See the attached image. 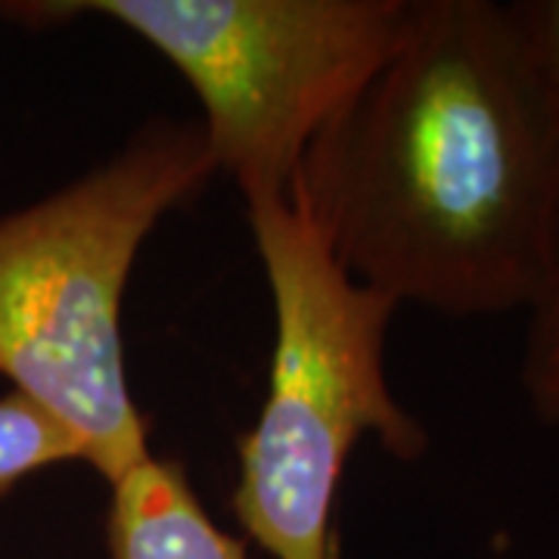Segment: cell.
<instances>
[{
    "mask_svg": "<svg viewBox=\"0 0 559 559\" xmlns=\"http://www.w3.org/2000/svg\"><path fill=\"white\" fill-rule=\"evenodd\" d=\"M296 200L399 305L525 311L559 249V124L507 7L414 0L395 53L308 146Z\"/></svg>",
    "mask_w": 559,
    "mask_h": 559,
    "instance_id": "obj_1",
    "label": "cell"
},
{
    "mask_svg": "<svg viewBox=\"0 0 559 559\" xmlns=\"http://www.w3.org/2000/svg\"><path fill=\"white\" fill-rule=\"evenodd\" d=\"M215 175L200 121L150 116L112 156L0 215V377L75 432L103 481L153 451L121 333L134 264Z\"/></svg>",
    "mask_w": 559,
    "mask_h": 559,
    "instance_id": "obj_2",
    "label": "cell"
},
{
    "mask_svg": "<svg viewBox=\"0 0 559 559\" xmlns=\"http://www.w3.org/2000/svg\"><path fill=\"white\" fill-rule=\"evenodd\" d=\"M274 308V345L255 423L237 439L230 513L274 559H340L336 500L364 439L399 463L429 451V432L385 370L399 301L355 280L299 200L246 205Z\"/></svg>",
    "mask_w": 559,
    "mask_h": 559,
    "instance_id": "obj_3",
    "label": "cell"
},
{
    "mask_svg": "<svg viewBox=\"0 0 559 559\" xmlns=\"http://www.w3.org/2000/svg\"><path fill=\"white\" fill-rule=\"evenodd\" d=\"M44 16H100L156 50L252 205L296 197L308 146L395 53L414 0H44Z\"/></svg>",
    "mask_w": 559,
    "mask_h": 559,
    "instance_id": "obj_4",
    "label": "cell"
},
{
    "mask_svg": "<svg viewBox=\"0 0 559 559\" xmlns=\"http://www.w3.org/2000/svg\"><path fill=\"white\" fill-rule=\"evenodd\" d=\"M112 559H246V544L212 520L183 460L150 451L106 481Z\"/></svg>",
    "mask_w": 559,
    "mask_h": 559,
    "instance_id": "obj_5",
    "label": "cell"
},
{
    "mask_svg": "<svg viewBox=\"0 0 559 559\" xmlns=\"http://www.w3.org/2000/svg\"><path fill=\"white\" fill-rule=\"evenodd\" d=\"M84 463V448L69 426L20 392L0 395V498L53 466Z\"/></svg>",
    "mask_w": 559,
    "mask_h": 559,
    "instance_id": "obj_6",
    "label": "cell"
},
{
    "mask_svg": "<svg viewBox=\"0 0 559 559\" xmlns=\"http://www.w3.org/2000/svg\"><path fill=\"white\" fill-rule=\"evenodd\" d=\"M520 382L532 414L559 429V249L538 296L532 299Z\"/></svg>",
    "mask_w": 559,
    "mask_h": 559,
    "instance_id": "obj_7",
    "label": "cell"
},
{
    "mask_svg": "<svg viewBox=\"0 0 559 559\" xmlns=\"http://www.w3.org/2000/svg\"><path fill=\"white\" fill-rule=\"evenodd\" d=\"M520 50L559 124V0L507 3Z\"/></svg>",
    "mask_w": 559,
    "mask_h": 559,
    "instance_id": "obj_8",
    "label": "cell"
}]
</instances>
